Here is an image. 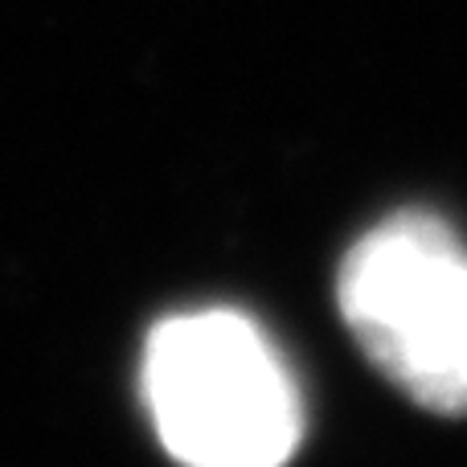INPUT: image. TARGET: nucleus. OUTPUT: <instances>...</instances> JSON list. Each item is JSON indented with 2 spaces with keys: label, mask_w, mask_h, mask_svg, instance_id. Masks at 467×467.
I'll use <instances>...</instances> for the list:
<instances>
[{
  "label": "nucleus",
  "mask_w": 467,
  "mask_h": 467,
  "mask_svg": "<svg viewBox=\"0 0 467 467\" xmlns=\"http://www.w3.org/2000/svg\"><path fill=\"white\" fill-rule=\"evenodd\" d=\"M144 398L185 467H283L304 435L291 369L254 320L226 307L169 316L148 337Z\"/></svg>",
  "instance_id": "obj_1"
},
{
  "label": "nucleus",
  "mask_w": 467,
  "mask_h": 467,
  "mask_svg": "<svg viewBox=\"0 0 467 467\" xmlns=\"http://www.w3.org/2000/svg\"><path fill=\"white\" fill-rule=\"evenodd\" d=\"M340 312L373 365L435 414H467V250L439 218L398 213L348 250Z\"/></svg>",
  "instance_id": "obj_2"
}]
</instances>
